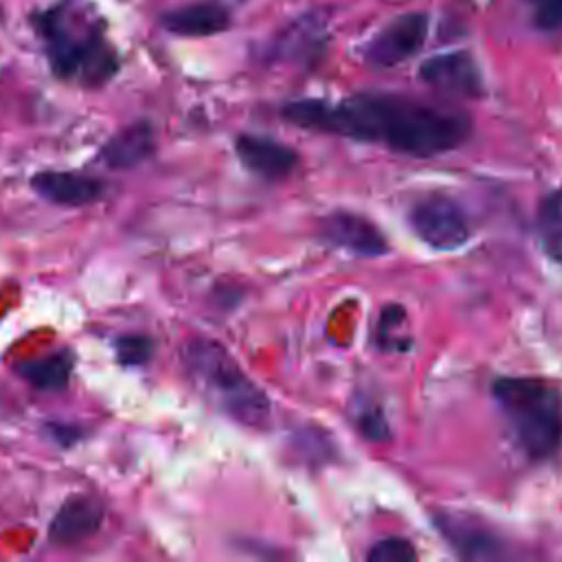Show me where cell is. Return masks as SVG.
<instances>
[{"label":"cell","instance_id":"6da1fadb","mask_svg":"<svg viewBox=\"0 0 562 562\" xmlns=\"http://www.w3.org/2000/svg\"><path fill=\"white\" fill-rule=\"evenodd\" d=\"M283 116L305 130L380 143L411 158L448 154L472 134V121L461 110L384 92H360L336 103L290 101L283 105Z\"/></svg>","mask_w":562,"mask_h":562},{"label":"cell","instance_id":"7a4b0ae2","mask_svg":"<svg viewBox=\"0 0 562 562\" xmlns=\"http://www.w3.org/2000/svg\"><path fill=\"white\" fill-rule=\"evenodd\" d=\"M492 395L518 450L544 461L562 448V391L540 378L505 375L492 382Z\"/></svg>","mask_w":562,"mask_h":562},{"label":"cell","instance_id":"3957f363","mask_svg":"<svg viewBox=\"0 0 562 562\" xmlns=\"http://www.w3.org/2000/svg\"><path fill=\"white\" fill-rule=\"evenodd\" d=\"M182 364L195 386L228 417L250 428H266L272 415L268 395L244 373L228 349L204 336L182 345Z\"/></svg>","mask_w":562,"mask_h":562},{"label":"cell","instance_id":"277c9868","mask_svg":"<svg viewBox=\"0 0 562 562\" xmlns=\"http://www.w3.org/2000/svg\"><path fill=\"white\" fill-rule=\"evenodd\" d=\"M37 29L57 77L97 86L116 72V55L103 40L101 29L68 4L42 13Z\"/></svg>","mask_w":562,"mask_h":562},{"label":"cell","instance_id":"5b68a950","mask_svg":"<svg viewBox=\"0 0 562 562\" xmlns=\"http://www.w3.org/2000/svg\"><path fill=\"white\" fill-rule=\"evenodd\" d=\"M408 224L435 250H457L472 237L463 209L446 193L422 195L408 211Z\"/></svg>","mask_w":562,"mask_h":562},{"label":"cell","instance_id":"8992f818","mask_svg":"<svg viewBox=\"0 0 562 562\" xmlns=\"http://www.w3.org/2000/svg\"><path fill=\"white\" fill-rule=\"evenodd\" d=\"M428 35V15L413 11L389 22L367 46V61L375 68H393L413 57Z\"/></svg>","mask_w":562,"mask_h":562},{"label":"cell","instance_id":"52a82bcc","mask_svg":"<svg viewBox=\"0 0 562 562\" xmlns=\"http://www.w3.org/2000/svg\"><path fill=\"white\" fill-rule=\"evenodd\" d=\"M419 79L435 90L457 97H481L483 75L476 59L468 50L435 55L419 66Z\"/></svg>","mask_w":562,"mask_h":562},{"label":"cell","instance_id":"ba28073f","mask_svg":"<svg viewBox=\"0 0 562 562\" xmlns=\"http://www.w3.org/2000/svg\"><path fill=\"white\" fill-rule=\"evenodd\" d=\"M321 237L358 257H382L389 252V241L382 231L367 217L351 211H334L321 222Z\"/></svg>","mask_w":562,"mask_h":562},{"label":"cell","instance_id":"9c48e42d","mask_svg":"<svg viewBox=\"0 0 562 562\" xmlns=\"http://www.w3.org/2000/svg\"><path fill=\"white\" fill-rule=\"evenodd\" d=\"M235 154L246 169L266 180L290 176L299 162V154L292 147L261 134H239L235 138Z\"/></svg>","mask_w":562,"mask_h":562},{"label":"cell","instance_id":"30bf717a","mask_svg":"<svg viewBox=\"0 0 562 562\" xmlns=\"http://www.w3.org/2000/svg\"><path fill=\"white\" fill-rule=\"evenodd\" d=\"M105 509L101 501L88 494L70 496L61 503L48 527V540L59 547L77 544L90 538L103 522Z\"/></svg>","mask_w":562,"mask_h":562},{"label":"cell","instance_id":"8fae6325","mask_svg":"<svg viewBox=\"0 0 562 562\" xmlns=\"http://www.w3.org/2000/svg\"><path fill=\"white\" fill-rule=\"evenodd\" d=\"M33 191L61 206H86L105 195V184L77 171H40L31 178Z\"/></svg>","mask_w":562,"mask_h":562},{"label":"cell","instance_id":"7c38bea8","mask_svg":"<svg viewBox=\"0 0 562 562\" xmlns=\"http://www.w3.org/2000/svg\"><path fill=\"white\" fill-rule=\"evenodd\" d=\"M437 529L441 536L459 551L461 558L470 560H490V558H501L505 553L503 540L485 529L479 527L474 520L457 516V514H439L435 518Z\"/></svg>","mask_w":562,"mask_h":562},{"label":"cell","instance_id":"4fadbf2b","mask_svg":"<svg viewBox=\"0 0 562 562\" xmlns=\"http://www.w3.org/2000/svg\"><path fill=\"white\" fill-rule=\"evenodd\" d=\"M156 149V134L149 121H136L116 132L99 151V160L110 169H132L149 160Z\"/></svg>","mask_w":562,"mask_h":562},{"label":"cell","instance_id":"5bb4252c","mask_svg":"<svg viewBox=\"0 0 562 562\" xmlns=\"http://www.w3.org/2000/svg\"><path fill=\"white\" fill-rule=\"evenodd\" d=\"M167 31L184 37H206L226 31L231 24L228 11L217 2H193L169 11L162 18Z\"/></svg>","mask_w":562,"mask_h":562},{"label":"cell","instance_id":"9a60e30c","mask_svg":"<svg viewBox=\"0 0 562 562\" xmlns=\"http://www.w3.org/2000/svg\"><path fill=\"white\" fill-rule=\"evenodd\" d=\"M15 373L40 391H61L66 389L72 373V353L64 349L42 358L24 360L15 367Z\"/></svg>","mask_w":562,"mask_h":562},{"label":"cell","instance_id":"2e32d148","mask_svg":"<svg viewBox=\"0 0 562 562\" xmlns=\"http://www.w3.org/2000/svg\"><path fill=\"white\" fill-rule=\"evenodd\" d=\"M538 233L544 252L562 263V187L542 198L538 209Z\"/></svg>","mask_w":562,"mask_h":562},{"label":"cell","instance_id":"e0dca14e","mask_svg":"<svg viewBox=\"0 0 562 562\" xmlns=\"http://www.w3.org/2000/svg\"><path fill=\"white\" fill-rule=\"evenodd\" d=\"M406 312L400 305H386L378 318L375 342L382 351H406L411 345L408 334L404 331Z\"/></svg>","mask_w":562,"mask_h":562},{"label":"cell","instance_id":"ac0fdd59","mask_svg":"<svg viewBox=\"0 0 562 562\" xmlns=\"http://www.w3.org/2000/svg\"><path fill=\"white\" fill-rule=\"evenodd\" d=\"M114 351H116V360L125 367H143L149 362L151 353H154V342L149 336L143 334H127V336H119L114 340Z\"/></svg>","mask_w":562,"mask_h":562},{"label":"cell","instance_id":"d6986e66","mask_svg":"<svg viewBox=\"0 0 562 562\" xmlns=\"http://www.w3.org/2000/svg\"><path fill=\"white\" fill-rule=\"evenodd\" d=\"M353 424L371 441H384L389 437V422L375 402H358Z\"/></svg>","mask_w":562,"mask_h":562},{"label":"cell","instance_id":"ffe728a7","mask_svg":"<svg viewBox=\"0 0 562 562\" xmlns=\"http://www.w3.org/2000/svg\"><path fill=\"white\" fill-rule=\"evenodd\" d=\"M415 558H417V551L413 542L397 536L378 540L367 553L369 562H413Z\"/></svg>","mask_w":562,"mask_h":562},{"label":"cell","instance_id":"44dd1931","mask_svg":"<svg viewBox=\"0 0 562 562\" xmlns=\"http://www.w3.org/2000/svg\"><path fill=\"white\" fill-rule=\"evenodd\" d=\"M536 24L544 31L562 29V0H536Z\"/></svg>","mask_w":562,"mask_h":562},{"label":"cell","instance_id":"7402d4cb","mask_svg":"<svg viewBox=\"0 0 562 562\" xmlns=\"http://www.w3.org/2000/svg\"><path fill=\"white\" fill-rule=\"evenodd\" d=\"M46 435L57 443V446H72L81 439V428L79 426H72V424H48L46 426Z\"/></svg>","mask_w":562,"mask_h":562},{"label":"cell","instance_id":"603a6c76","mask_svg":"<svg viewBox=\"0 0 562 562\" xmlns=\"http://www.w3.org/2000/svg\"><path fill=\"white\" fill-rule=\"evenodd\" d=\"M237 2H241V0H237Z\"/></svg>","mask_w":562,"mask_h":562}]
</instances>
